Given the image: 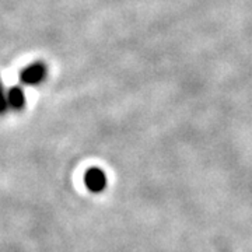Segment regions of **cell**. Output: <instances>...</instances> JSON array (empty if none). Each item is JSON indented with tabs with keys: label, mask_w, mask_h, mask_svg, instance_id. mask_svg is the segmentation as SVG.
Listing matches in <instances>:
<instances>
[{
	"label": "cell",
	"mask_w": 252,
	"mask_h": 252,
	"mask_svg": "<svg viewBox=\"0 0 252 252\" xmlns=\"http://www.w3.org/2000/svg\"><path fill=\"white\" fill-rule=\"evenodd\" d=\"M46 66L42 62H34L26 66L20 73V80L26 86H36L45 80Z\"/></svg>",
	"instance_id": "obj_1"
},
{
	"label": "cell",
	"mask_w": 252,
	"mask_h": 252,
	"mask_svg": "<svg viewBox=\"0 0 252 252\" xmlns=\"http://www.w3.org/2000/svg\"><path fill=\"white\" fill-rule=\"evenodd\" d=\"M84 182H86V187L90 189L91 192L99 193L107 187V175L98 167H91L84 175Z\"/></svg>",
	"instance_id": "obj_2"
},
{
	"label": "cell",
	"mask_w": 252,
	"mask_h": 252,
	"mask_svg": "<svg viewBox=\"0 0 252 252\" xmlns=\"http://www.w3.org/2000/svg\"><path fill=\"white\" fill-rule=\"evenodd\" d=\"M7 101H9V107L13 109H21L26 104V95L21 87L13 86L7 90Z\"/></svg>",
	"instance_id": "obj_3"
},
{
	"label": "cell",
	"mask_w": 252,
	"mask_h": 252,
	"mask_svg": "<svg viewBox=\"0 0 252 252\" xmlns=\"http://www.w3.org/2000/svg\"><path fill=\"white\" fill-rule=\"evenodd\" d=\"M7 108H10L9 101H7V91L4 90V87L0 81V114H4Z\"/></svg>",
	"instance_id": "obj_4"
}]
</instances>
